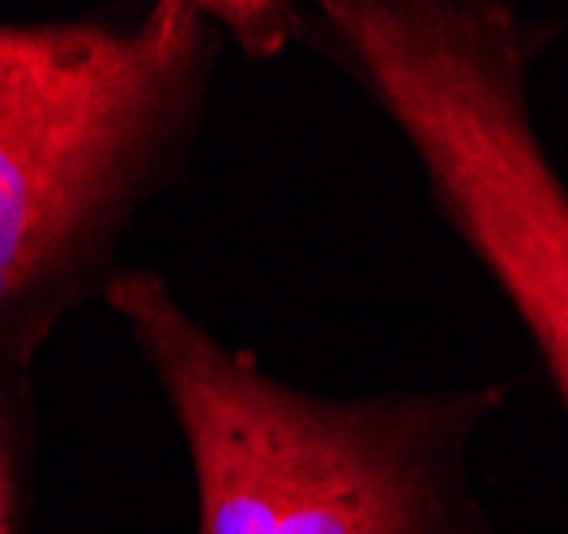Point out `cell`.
Returning a JSON list of instances; mask_svg holds the SVG:
<instances>
[{"instance_id":"cell-1","label":"cell","mask_w":568,"mask_h":534,"mask_svg":"<svg viewBox=\"0 0 568 534\" xmlns=\"http://www.w3.org/2000/svg\"><path fill=\"white\" fill-rule=\"evenodd\" d=\"M103 304L184 441L197 534H496L470 450L509 381L316 394L205 330L154 270L124 265Z\"/></svg>"},{"instance_id":"cell-4","label":"cell","mask_w":568,"mask_h":534,"mask_svg":"<svg viewBox=\"0 0 568 534\" xmlns=\"http://www.w3.org/2000/svg\"><path fill=\"white\" fill-rule=\"evenodd\" d=\"M39 466L34 360L0 351V534H30Z\"/></svg>"},{"instance_id":"cell-3","label":"cell","mask_w":568,"mask_h":534,"mask_svg":"<svg viewBox=\"0 0 568 534\" xmlns=\"http://www.w3.org/2000/svg\"><path fill=\"white\" fill-rule=\"evenodd\" d=\"M244 52L304 48L385 115L436 219L484 270L568 415V180L535 120V78L565 18L505 0L210 4Z\"/></svg>"},{"instance_id":"cell-2","label":"cell","mask_w":568,"mask_h":534,"mask_svg":"<svg viewBox=\"0 0 568 534\" xmlns=\"http://www.w3.org/2000/svg\"><path fill=\"white\" fill-rule=\"evenodd\" d=\"M227 30L205 0L0 18V351L39 360L193 163Z\"/></svg>"}]
</instances>
